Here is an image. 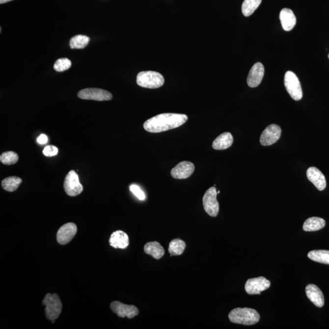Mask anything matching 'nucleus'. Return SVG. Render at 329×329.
Here are the masks:
<instances>
[{
  "instance_id": "obj_1",
  "label": "nucleus",
  "mask_w": 329,
  "mask_h": 329,
  "mask_svg": "<svg viewBox=\"0 0 329 329\" xmlns=\"http://www.w3.org/2000/svg\"><path fill=\"white\" fill-rule=\"evenodd\" d=\"M188 120V116L179 113H162L153 116L144 123L143 128L151 133H159L180 127Z\"/></svg>"
},
{
  "instance_id": "obj_2",
  "label": "nucleus",
  "mask_w": 329,
  "mask_h": 329,
  "mask_svg": "<svg viewBox=\"0 0 329 329\" xmlns=\"http://www.w3.org/2000/svg\"><path fill=\"white\" fill-rule=\"evenodd\" d=\"M230 322L239 325L251 326L260 320L259 313L249 308H236L229 314Z\"/></svg>"
},
{
  "instance_id": "obj_3",
  "label": "nucleus",
  "mask_w": 329,
  "mask_h": 329,
  "mask_svg": "<svg viewBox=\"0 0 329 329\" xmlns=\"http://www.w3.org/2000/svg\"><path fill=\"white\" fill-rule=\"evenodd\" d=\"M137 83L141 87L158 88L164 84V80L161 73L153 71H146L138 73L137 77Z\"/></svg>"
},
{
  "instance_id": "obj_4",
  "label": "nucleus",
  "mask_w": 329,
  "mask_h": 329,
  "mask_svg": "<svg viewBox=\"0 0 329 329\" xmlns=\"http://www.w3.org/2000/svg\"><path fill=\"white\" fill-rule=\"evenodd\" d=\"M42 304L45 306V315L48 320H55L61 313L62 302L59 296L55 293H48L42 301Z\"/></svg>"
},
{
  "instance_id": "obj_5",
  "label": "nucleus",
  "mask_w": 329,
  "mask_h": 329,
  "mask_svg": "<svg viewBox=\"0 0 329 329\" xmlns=\"http://www.w3.org/2000/svg\"><path fill=\"white\" fill-rule=\"evenodd\" d=\"M284 85L286 90L293 100L300 101L302 98L303 93L301 83L294 73L291 71L286 72Z\"/></svg>"
},
{
  "instance_id": "obj_6",
  "label": "nucleus",
  "mask_w": 329,
  "mask_h": 329,
  "mask_svg": "<svg viewBox=\"0 0 329 329\" xmlns=\"http://www.w3.org/2000/svg\"><path fill=\"white\" fill-rule=\"evenodd\" d=\"M217 194L216 188L212 187L207 190L202 198L205 211L212 217H216L219 212V206L217 199Z\"/></svg>"
},
{
  "instance_id": "obj_7",
  "label": "nucleus",
  "mask_w": 329,
  "mask_h": 329,
  "mask_svg": "<svg viewBox=\"0 0 329 329\" xmlns=\"http://www.w3.org/2000/svg\"><path fill=\"white\" fill-rule=\"evenodd\" d=\"M64 187L65 193L70 196L79 195L83 191V187L80 182L79 176L73 170L70 171L66 176Z\"/></svg>"
},
{
  "instance_id": "obj_8",
  "label": "nucleus",
  "mask_w": 329,
  "mask_h": 329,
  "mask_svg": "<svg viewBox=\"0 0 329 329\" xmlns=\"http://www.w3.org/2000/svg\"><path fill=\"white\" fill-rule=\"evenodd\" d=\"M78 97L83 100H90L98 101H110L112 99V95L108 91L100 88H88L80 91Z\"/></svg>"
},
{
  "instance_id": "obj_9",
  "label": "nucleus",
  "mask_w": 329,
  "mask_h": 329,
  "mask_svg": "<svg viewBox=\"0 0 329 329\" xmlns=\"http://www.w3.org/2000/svg\"><path fill=\"white\" fill-rule=\"evenodd\" d=\"M270 280L264 277H259L248 279L245 284V291L248 295H260L263 291L270 288Z\"/></svg>"
},
{
  "instance_id": "obj_10",
  "label": "nucleus",
  "mask_w": 329,
  "mask_h": 329,
  "mask_svg": "<svg viewBox=\"0 0 329 329\" xmlns=\"http://www.w3.org/2000/svg\"><path fill=\"white\" fill-rule=\"evenodd\" d=\"M282 130L279 126L272 124L263 131L260 141L263 146H270L276 143L281 136Z\"/></svg>"
},
{
  "instance_id": "obj_11",
  "label": "nucleus",
  "mask_w": 329,
  "mask_h": 329,
  "mask_svg": "<svg viewBox=\"0 0 329 329\" xmlns=\"http://www.w3.org/2000/svg\"><path fill=\"white\" fill-rule=\"evenodd\" d=\"M110 306L112 312L120 318L133 319L139 313V310L136 306L124 304L119 301H113Z\"/></svg>"
},
{
  "instance_id": "obj_12",
  "label": "nucleus",
  "mask_w": 329,
  "mask_h": 329,
  "mask_svg": "<svg viewBox=\"0 0 329 329\" xmlns=\"http://www.w3.org/2000/svg\"><path fill=\"white\" fill-rule=\"evenodd\" d=\"M77 225L73 222H68L63 225L57 233V242L62 245L68 244L77 234Z\"/></svg>"
},
{
  "instance_id": "obj_13",
  "label": "nucleus",
  "mask_w": 329,
  "mask_h": 329,
  "mask_svg": "<svg viewBox=\"0 0 329 329\" xmlns=\"http://www.w3.org/2000/svg\"><path fill=\"white\" fill-rule=\"evenodd\" d=\"M194 165L189 161H183L177 164L171 171L172 177L177 179H184L189 178L193 173Z\"/></svg>"
},
{
  "instance_id": "obj_14",
  "label": "nucleus",
  "mask_w": 329,
  "mask_h": 329,
  "mask_svg": "<svg viewBox=\"0 0 329 329\" xmlns=\"http://www.w3.org/2000/svg\"><path fill=\"white\" fill-rule=\"evenodd\" d=\"M265 68L262 63L257 62L252 66L248 75L247 83L249 87L254 88L260 84L264 76Z\"/></svg>"
},
{
  "instance_id": "obj_15",
  "label": "nucleus",
  "mask_w": 329,
  "mask_h": 329,
  "mask_svg": "<svg viewBox=\"0 0 329 329\" xmlns=\"http://www.w3.org/2000/svg\"><path fill=\"white\" fill-rule=\"evenodd\" d=\"M307 176L308 180L316 187L320 191H323L326 189V179L325 175L320 169L316 167H310L307 171Z\"/></svg>"
},
{
  "instance_id": "obj_16",
  "label": "nucleus",
  "mask_w": 329,
  "mask_h": 329,
  "mask_svg": "<svg viewBox=\"0 0 329 329\" xmlns=\"http://www.w3.org/2000/svg\"><path fill=\"white\" fill-rule=\"evenodd\" d=\"M306 295L316 307L321 308L325 305V297L323 293L317 286L309 284L305 288Z\"/></svg>"
},
{
  "instance_id": "obj_17",
  "label": "nucleus",
  "mask_w": 329,
  "mask_h": 329,
  "mask_svg": "<svg viewBox=\"0 0 329 329\" xmlns=\"http://www.w3.org/2000/svg\"><path fill=\"white\" fill-rule=\"evenodd\" d=\"M110 244L115 249H126L130 245V239L125 232L122 230H116L113 232L110 239Z\"/></svg>"
},
{
  "instance_id": "obj_18",
  "label": "nucleus",
  "mask_w": 329,
  "mask_h": 329,
  "mask_svg": "<svg viewBox=\"0 0 329 329\" xmlns=\"http://www.w3.org/2000/svg\"><path fill=\"white\" fill-rule=\"evenodd\" d=\"M280 20L283 29L286 31H290L294 28L296 24V18L292 10L284 8L280 11Z\"/></svg>"
},
{
  "instance_id": "obj_19",
  "label": "nucleus",
  "mask_w": 329,
  "mask_h": 329,
  "mask_svg": "<svg viewBox=\"0 0 329 329\" xmlns=\"http://www.w3.org/2000/svg\"><path fill=\"white\" fill-rule=\"evenodd\" d=\"M234 138L230 133H224L215 139L212 147L216 150H224L231 146Z\"/></svg>"
},
{
  "instance_id": "obj_20",
  "label": "nucleus",
  "mask_w": 329,
  "mask_h": 329,
  "mask_svg": "<svg viewBox=\"0 0 329 329\" xmlns=\"http://www.w3.org/2000/svg\"><path fill=\"white\" fill-rule=\"evenodd\" d=\"M144 251L156 260L161 259L164 254V248L157 242L147 243L144 247Z\"/></svg>"
},
{
  "instance_id": "obj_21",
  "label": "nucleus",
  "mask_w": 329,
  "mask_h": 329,
  "mask_svg": "<svg viewBox=\"0 0 329 329\" xmlns=\"http://www.w3.org/2000/svg\"><path fill=\"white\" fill-rule=\"evenodd\" d=\"M326 226L325 220L319 217H311L305 221L303 230L305 232H314L324 228Z\"/></svg>"
},
{
  "instance_id": "obj_22",
  "label": "nucleus",
  "mask_w": 329,
  "mask_h": 329,
  "mask_svg": "<svg viewBox=\"0 0 329 329\" xmlns=\"http://www.w3.org/2000/svg\"><path fill=\"white\" fill-rule=\"evenodd\" d=\"M308 257L313 261L329 265V250H312V251L308 252Z\"/></svg>"
},
{
  "instance_id": "obj_23",
  "label": "nucleus",
  "mask_w": 329,
  "mask_h": 329,
  "mask_svg": "<svg viewBox=\"0 0 329 329\" xmlns=\"http://www.w3.org/2000/svg\"><path fill=\"white\" fill-rule=\"evenodd\" d=\"M22 182V179L19 177L12 176L5 178L1 182V186L5 191L12 192L19 188Z\"/></svg>"
},
{
  "instance_id": "obj_24",
  "label": "nucleus",
  "mask_w": 329,
  "mask_h": 329,
  "mask_svg": "<svg viewBox=\"0 0 329 329\" xmlns=\"http://www.w3.org/2000/svg\"><path fill=\"white\" fill-rule=\"evenodd\" d=\"M186 247V243L183 240L179 239H174L169 243L168 251L171 256L180 255L184 252Z\"/></svg>"
},
{
  "instance_id": "obj_25",
  "label": "nucleus",
  "mask_w": 329,
  "mask_h": 329,
  "mask_svg": "<svg viewBox=\"0 0 329 329\" xmlns=\"http://www.w3.org/2000/svg\"><path fill=\"white\" fill-rule=\"evenodd\" d=\"M262 0H245L242 4V13L245 17H249L254 13L261 4Z\"/></svg>"
},
{
  "instance_id": "obj_26",
  "label": "nucleus",
  "mask_w": 329,
  "mask_h": 329,
  "mask_svg": "<svg viewBox=\"0 0 329 329\" xmlns=\"http://www.w3.org/2000/svg\"><path fill=\"white\" fill-rule=\"evenodd\" d=\"M89 42L90 38L86 35H75L70 39V46L72 49H82L87 46Z\"/></svg>"
},
{
  "instance_id": "obj_27",
  "label": "nucleus",
  "mask_w": 329,
  "mask_h": 329,
  "mask_svg": "<svg viewBox=\"0 0 329 329\" xmlns=\"http://www.w3.org/2000/svg\"><path fill=\"white\" fill-rule=\"evenodd\" d=\"M19 161V156L13 151L5 152L0 156V161L2 164L11 165L16 164Z\"/></svg>"
},
{
  "instance_id": "obj_28",
  "label": "nucleus",
  "mask_w": 329,
  "mask_h": 329,
  "mask_svg": "<svg viewBox=\"0 0 329 329\" xmlns=\"http://www.w3.org/2000/svg\"><path fill=\"white\" fill-rule=\"evenodd\" d=\"M72 66V62L67 58H61L55 61L54 65V69L58 72H64L69 69Z\"/></svg>"
},
{
  "instance_id": "obj_29",
  "label": "nucleus",
  "mask_w": 329,
  "mask_h": 329,
  "mask_svg": "<svg viewBox=\"0 0 329 329\" xmlns=\"http://www.w3.org/2000/svg\"><path fill=\"white\" fill-rule=\"evenodd\" d=\"M130 191L138 199L141 200V201L145 199V194L141 191L140 187L137 186V185H131L130 186Z\"/></svg>"
},
{
  "instance_id": "obj_30",
  "label": "nucleus",
  "mask_w": 329,
  "mask_h": 329,
  "mask_svg": "<svg viewBox=\"0 0 329 329\" xmlns=\"http://www.w3.org/2000/svg\"><path fill=\"white\" fill-rule=\"evenodd\" d=\"M58 148L56 146L53 145L47 146L43 150V154L47 157H52L57 155Z\"/></svg>"
},
{
  "instance_id": "obj_31",
  "label": "nucleus",
  "mask_w": 329,
  "mask_h": 329,
  "mask_svg": "<svg viewBox=\"0 0 329 329\" xmlns=\"http://www.w3.org/2000/svg\"><path fill=\"white\" fill-rule=\"evenodd\" d=\"M37 143L40 145H44L48 142V137L45 134H41L37 139Z\"/></svg>"
},
{
  "instance_id": "obj_32",
  "label": "nucleus",
  "mask_w": 329,
  "mask_h": 329,
  "mask_svg": "<svg viewBox=\"0 0 329 329\" xmlns=\"http://www.w3.org/2000/svg\"><path fill=\"white\" fill-rule=\"evenodd\" d=\"M11 1H12V0H0V3L4 4L6 3V2H9Z\"/></svg>"
},
{
  "instance_id": "obj_33",
  "label": "nucleus",
  "mask_w": 329,
  "mask_h": 329,
  "mask_svg": "<svg viewBox=\"0 0 329 329\" xmlns=\"http://www.w3.org/2000/svg\"><path fill=\"white\" fill-rule=\"evenodd\" d=\"M328 57L329 58V55H328Z\"/></svg>"
}]
</instances>
